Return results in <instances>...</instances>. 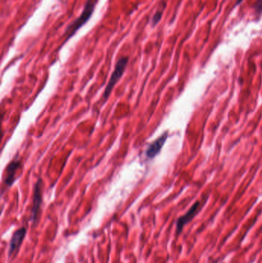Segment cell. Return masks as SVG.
Wrapping results in <instances>:
<instances>
[{
  "label": "cell",
  "mask_w": 262,
  "mask_h": 263,
  "mask_svg": "<svg viewBox=\"0 0 262 263\" xmlns=\"http://www.w3.org/2000/svg\"><path fill=\"white\" fill-rule=\"evenodd\" d=\"M168 132L164 133L160 137L158 138L156 140L154 141L153 143H151L149 146H148L146 151H145V156L149 159H152L157 156L161 150H162V147L164 146V144L166 143L168 138Z\"/></svg>",
  "instance_id": "obj_7"
},
{
  "label": "cell",
  "mask_w": 262,
  "mask_h": 263,
  "mask_svg": "<svg viewBox=\"0 0 262 263\" xmlns=\"http://www.w3.org/2000/svg\"><path fill=\"white\" fill-rule=\"evenodd\" d=\"M128 62H129V57L128 56H122V57L118 59L110 79H109L107 86L105 87V92H104L103 97L105 100L110 96L111 92H112L114 86H115V84L117 83L119 79L123 76L125 69L127 67Z\"/></svg>",
  "instance_id": "obj_2"
},
{
  "label": "cell",
  "mask_w": 262,
  "mask_h": 263,
  "mask_svg": "<svg viewBox=\"0 0 262 263\" xmlns=\"http://www.w3.org/2000/svg\"><path fill=\"white\" fill-rule=\"evenodd\" d=\"M162 11H158V12H155V15H153V17H152V25H155L156 24L158 23V22L160 21L161 18H162Z\"/></svg>",
  "instance_id": "obj_8"
},
{
  "label": "cell",
  "mask_w": 262,
  "mask_h": 263,
  "mask_svg": "<svg viewBox=\"0 0 262 263\" xmlns=\"http://www.w3.org/2000/svg\"><path fill=\"white\" fill-rule=\"evenodd\" d=\"M200 202H196L193 206L189 209V211L186 214L179 217V220L176 222V233L177 234H180L181 232L183 230L184 227L187 225L188 223H190L194 217H196V215L200 210Z\"/></svg>",
  "instance_id": "obj_6"
},
{
  "label": "cell",
  "mask_w": 262,
  "mask_h": 263,
  "mask_svg": "<svg viewBox=\"0 0 262 263\" xmlns=\"http://www.w3.org/2000/svg\"><path fill=\"white\" fill-rule=\"evenodd\" d=\"M253 7L258 14L262 13V0H257Z\"/></svg>",
  "instance_id": "obj_9"
},
{
  "label": "cell",
  "mask_w": 262,
  "mask_h": 263,
  "mask_svg": "<svg viewBox=\"0 0 262 263\" xmlns=\"http://www.w3.org/2000/svg\"><path fill=\"white\" fill-rule=\"evenodd\" d=\"M22 167V162L18 156L14 158L10 163L7 165L5 168V175L3 182L5 186L10 187L12 186L15 179H16V173L20 168Z\"/></svg>",
  "instance_id": "obj_5"
},
{
  "label": "cell",
  "mask_w": 262,
  "mask_h": 263,
  "mask_svg": "<svg viewBox=\"0 0 262 263\" xmlns=\"http://www.w3.org/2000/svg\"><path fill=\"white\" fill-rule=\"evenodd\" d=\"M42 203V181L38 179L34 187L32 208L31 211V221L33 226L37 224L40 217L41 206Z\"/></svg>",
  "instance_id": "obj_3"
},
{
  "label": "cell",
  "mask_w": 262,
  "mask_h": 263,
  "mask_svg": "<svg viewBox=\"0 0 262 263\" xmlns=\"http://www.w3.org/2000/svg\"><path fill=\"white\" fill-rule=\"evenodd\" d=\"M242 2H243V0H237V1H236V5H239Z\"/></svg>",
  "instance_id": "obj_10"
},
{
  "label": "cell",
  "mask_w": 262,
  "mask_h": 263,
  "mask_svg": "<svg viewBox=\"0 0 262 263\" xmlns=\"http://www.w3.org/2000/svg\"><path fill=\"white\" fill-rule=\"evenodd\" d=\"M26 236V229L25 227L18 229L12 235L8 247V257L9 259H14L18 254L21 245L23 243L24 239Z\"/></svg>",
  "instance_id": "obj_4"
},
{
  "label": "cell",
  "mask_w": 262,
  "mask_h": 263,
  "mask_svg": "<svg viewBox=\"0 0 262 263\" xmlns=\"http://www.w3.org/2000/svg\"><path fill=\"white\" fill-rule=\"evenodd\" d=\"M96 2L97 0H87L81 15L76 19H75L72 23H70V25L67 27V29H65V36L66 38V40L70 39L71 37L77 31L82 28L90 19L94 10H95Z\"/></svg>",
  "instance_id": "obj_1"
}]
</instances>
